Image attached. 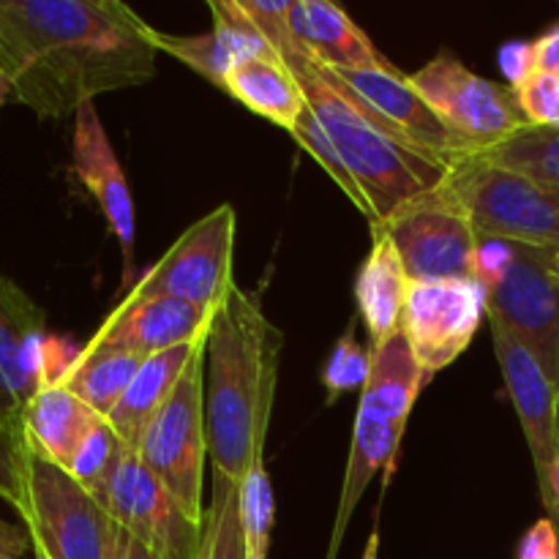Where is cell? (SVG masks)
<instances>
[{"mask_svg":"<svg viewBox=\"0 0 559 559\" xmlns=\"http://www.w3.org/2000/svg\"><path fill=\"white\" fill-rule=\"evenodd\" d=\"M555 271H557V276H559V249L555 251Z\"/></svg>","mask_w":559,"mask_h":559,"instance_id":"cell-42","label":"cell"},{"mask_svg":"<svg viewBox=\"0 0 559 559\" xmlns=\"http://www.w3.org/2000/svg\"><path fill=\"white\" fill-rule=\"evenodd\" d=\"M371 371V349L355 338V328L349 325L347 333L336 342L331 358H328L325 371H322V385L331 393V399L342 396V393L364 391L366 380Z\"/></svg>","mask_w":559,"mask_h":559,"instance_id":"cell-30","label":"cell"},{"mask_svg":"<svg viewBox=\"0 0 559 559\" xmlns=\"http://www.w3.org/2000/svg\"><path fill=\"white\" fill-rule=\"evenodd\" d=\"M134 456L167 486L169 495L186 508L191 519L197 522L205 519L202 508V473L207 459L205 344L197 349L173 396L145 426Z\"/></svg>","mask_w":559,"mask_h":559,"instance_id":"cell-7","label":"cell"},{"mask_svg":"<svg viewBox=\"0 0 559 559\" xmlns=\"http://www.w3.org/2000/svg\"><path fill=\"white\" fill-rule=\"evenodd\" d=\"M102 420L66 385L44 382L22 415V440L27 451L69 473L76 451Z\"/></svg>","mask_w":559,"mask_h":559,"instance_id":"cell-20","label":"cell"},{"mask_svg":"<svg viewBox=\"0 0 559 559\" xmlns=\"http://www.w3.org/2000/svg\"><path fill=\"white\" fill-rule=\"evenodd\" d=\"M25 522L33 549L47 559H115L120 527L107 508L66 469L25 448Z\"/></svg>","mask_w":559,"mask_h":559,"instance_id":"cell-5","label":"cell"},{"mask_svg":"<svg viewBox=\"0 0 559 559\" xmlns=\"http://www.w3.org/2000/svg\"><path fill=\"white\" fill-rule=\"evenodd\" d=\"M484 317H489V289L475 278L409 284L402 336L407 338L426 382L462 358Z\"/></svg>","mask_w":559,"mask_h":559,"instance_id":"cell-11","label":"cell"},{"mask_svg":"<svg viewBox=\"0 0 559 559\" xmlns=\"http://www.w3.org/2000/svg\"><path fill=\"white\" fill-rule=\"evenodd\" d=\"M49 380L44 311L14 278L0 273V424L22 435V415Z\"/></svg>","mask_w":559,"mask_h":559,"instance_id":"cell-15","label":"cell"},{"mask_svg":"<svg viewBox=\"0 0 559 559\" xmlns=\"http://www.w3.org/2000/svg\"><path fill=\"white\" fill-rule=\"evenodd\" d=\"M491 322V320H489ZM497 364L506 380L508 396L522 424L524 440L533 453L538 489L544 506L557 519L559 508V391L546 377L527 347L500 322H491Z\"/></svg>","mask_w":559,"mask_h":559,"instance_id":"cell-14","label":"cell"},{"mask_svg":"<svg viewBox=\"0 0 559 559\" xmlns=\"http://www.w3.org/2000/svg\"><path fill=\"white\" fill-rule=\"evenodd\" d=\"M516 559H559V527L555 519H540L524 533Z\"/></svg>","mask_w":559,"mask_h":559,"instance_id":"cell-35","label":"cell"},{"mask_svg":"<svg viewBox=\"0 0 559 559\" xmlns=\"http://www.w3.org/2000/svg\"><path fill=\"white\" fill-rule=\"evenodd\" d=\"M115 559H158L147 546H142L140 540L131 538L129 533L120 530L118 535V549H115Z\"/></svg>","mask_w":559,"mask_h":559,"instance_id":"cell-39","label":"cell"},{"mask_svg":"<svg viewBox=\"0 0 559 559\" xmlns=\"http://www.w3.org/2000/svg\"><path fill=\"white\" fill-rule=\"evenodd\" d=\"M497 60H500V69L508 76V82H511V87H516L519 82H524L530 74L538 71L533 41H508L500 49V55H497Z\"/></svg>","mask_w":559,"mask_h":559,"instance_id":"cell-36","label":"cell"},{"mask_svg":"<svg viewBox=\"0 0 559 559\" xmlns=\"http://www.w3.org/2000/svg\"><path fill=\"white\" fill-rule=\"evenodd\" d=\"M235 102L243 104L249 112L282 126L293 134L300 115L309 109L298 80L278 55L240 60L227 76V91Z\"/></svg>","mask_w":559,"mask_h":559,"instance_id":"cell-23","label":"cell"},{"mask_svg":"<svg viewBox=\"0 0 559 559\" xmlns=\"http://www.w3.org/2000/svg\"><path fill=\"white\" fill-rule=\"evenodd\" d=\"M235 224L238 216L233 205L205 213L131 284L126 300L175 298L216 311L235 284Z\"/></svg>","mask_w":559,"mask_h":559,"instance_id":"cell-8","label":"cell"},{"mask_svg":"<svg viewBox=\"0 0 559 559\" xmlns=\"http://www.w3.org/2000/svg\"><path fill=\"white\" fill-rule=\"evenodd\" d=\"M409 85L467 147L469 156L491 151L527 126L511 87L475 74L451 52H440L409 74Z\"/></svg>","mask_w":559,"mask_h":559,"instance_id":"cell-9","label":"cell"},{"mask_svg":"<svg viewBox=\"0 0 559 559\" xmlns=\"http://www.w3.org/2000/svg\"><path fill=\"white\" fill-rule=\"evenodd\" d=\"M369 227L391 238L409 282L469 278L478 233L445 183L404 202L385 222Z\"/></svg>","mask_w":559,"mask_h":559,"instance_id":"cell-10","label":"cell"},{"mask_svg":"<svg viewBox=\"0 0 559 559\" xmlns=\"http://www.w3.org/2000/svg\"><path fill=\"white\" fill-rule=\"evenodd\" d=\"M424 385L426 377L402 331L393 333L377 349H371V371L364 391H360L353 445H349L347 473H344L328 559L336 557L342 535L347 533L349 519H353L355 508H358L360 497L369 489L374 475L380 469H393L409 413H413Z\"/></svg>","mask_w":559,"mask_h":559,"instance_id":"cell-4","label":"cell"},{"mask_svg":"<svg viewBox=\"0 0 559 559\" xmlns=\"http://www.w3.org/2000/svg\"><path fill=\"white\" fill-rule=\"evenodd\" d=\"M240 513H243L246 559H267L273 530V489L265 467H257L240 484Z\"/></svg>","mask_w":559,"mask_h":559,"instance_id":"cell-28","label":"cell"},{"mask_svg":"<svg viewBox=\"0 0 559 559\" xmlns=\"http://www.w3.org/2000/svg\"><path fill=\"white\" fill-rule=\"evenodd\" d=\"M142 360H145L142 355L129 353V349L87 342L85 347H80L76 358L71 360L60 385L69 388L93 413L107 418L115 409V404L123 399L126 388L136 377Z\"/></svg>","mask_w":559,"mask_h":559,"instance_id":"cell-24","label":"cell"},{"mask_svg":"<svg viewBox=\"0 0 559 559\" xmlns=\"http://www.w3.org/2000/svg\"><path fill=\"white\" fill-rule=\"evenodd\" d=\"M478 158L540 186L559 189V129L527 123L491 151L478 153Z\"/></svg>","mask_w":559,"mask_h":559,"instance_id":"cell-25","label":"cell"},{"mask_svg":"<svg viewBox=\"0 0 559 559\" xmlns=\"http://www.w3.org/2000/svg\"><path fill=\"white\" fill-rule=\"evenodd\" d=\"M0 500L16 513L25 508V440L20 431L0 424Z\"/></svg>","mask_w":559,"mask_h":559,"instance_id":"cell-33","label":"cell"},{"mask_svg":"<svg viewBox=\"0 0 559 559\" xmlns=\"http://www.w3.org/2000/svg\"><path fill=\"white\" fill-rule=\"evenodd\" d=\"M33 559H47V555H41V551L33 549Z\"/></svg>","mask_w":559,"mask_h":559,"instance_id":"cell-43","label":"cell"},{"mask_svg":"<svg viewBox=\"0 0 559 559\" xmlns=\"http://www.w3.org/2000/svg\"><path fill=\"white\" fill-rule=\"evenodd\" d=\"M284 63L295 74L309 109L328 131L338 156L358 183L371 211L369 224L385 222L404 202L445 183L451 164L418 151L388 131L338 85L331 69L314 63L309 55H298Z\"/></svg>","mask_w":559,"mask_h":559,"instance_id":"cell-3","label":"cell"},{"mask_svg":"<svg viewBox=\"0 0 559 559\" xmlns=\"http://www.w3.org/2000/svg\"><path fill=\"white\" fill-rule=\"evenodd\" d=\"M205 336L180 344V347L164 349V353H156L151 355V358L142 360L140 371H136V377L131 380V385L126 388L123 399H120V402L115 404L112 413L104 418L109 424V429L118 435V440L123 442L129 451H134L145 426L151 424L153 415L164 407V402L173 396L180 377L189 369L191 358H194L197 349L205 344Z\"/></svg>","mask_w":559,"mask_h":559,"instance_id":"cell-22","label":"cell"},{"mask_svg":"<svg viewBox=\"0 0 559 559\" xmlns=\"http://www.w3.org/2000/svg\"><path fill=\"white\" fill-rule=\"evenodd\" d=\"M284 336L262 300L238 284L213 311L205 338V431L213 473L233 484L265 467V437Z\"/></svg>","mask_w":559,"mask_h":559,"instance_id":"cell-2","label":"cell"},{"mask_svg":"<svg viewBox=\"0 0 559 559\" xmlns=\"http://www.w3.org/2000/svg\"><path fill=\"white\" fill-rule=\"evenodd\" d=\"M489 320L533 353L559 391V276L555 251L519 246L511 271L489 289Z\"/></svg>","mask_w":559,"mask_h":559,"instance_id":"cell-12","label":"cell"},{"mask_svg":"<svg viewBox=\"0 0 559 559\" xmlns=\"http://www.w3.org/2000/svg\"><path fill=\"white\" fill-rule=\"evenodd\" d=\"M104 508L123 533L147 546L158 559H197L200 555L202 522L186 513L167 486L142 467L129 448L109 480Z\"/></svg>","mask_w":559,"mask_h":559,"instance_id":"cell-13","label":"cell"},{"mask_svg":"<svg viewBox=\"0 0 559 559\" xmlns=\"http://www.w3.org/2000/svg\"><path fill=\"white\" fill-rule=\"evenodd\" d=\"M27 551H33V540L27 530L16 527V524L5 522L0 516V559H22Z\"/></svg>","mask_w":559,"mask_h":559,"instance_id":"cell-37","label":"cell"},{"mask_svg":"<svg viewBox=\"0 0 559 559\" xmlns=\"http://www.w3.org/2000/svg\"><path fill=\"white\" fill-rule=\"evenodd\" d=\"M238 3L246 11V16L254 22L257 31L282 55V60L306 55L298 38L293 36V27H289V5H293V0H238Z\"/></svg>","mask_w":559,"mask_h":559,"instance_id":"cell-31","label":"cell"},{"mask_svg":"<svg viewBox=\"0 0 559 559\" xmlns=\"http://www.w3.org/2000/svg\"><path fill=\"white\" fill-rule=\"evenodd\" d=\"M197 559H246L240 484L213 473V497L202 519V546Z\"/></svg>","mask_w":559,"mask_h":559,"instance_id":"cell-26","label":"cell"},{"mask_svg":"<svg viewBox=\"0 0 559 559\" xmlns=\"http://www.w3.org/2000/svg\"><path fill=\"white\" fill-rule=\"evenodd\" d=\"M293 136H295V142H298V145L304 147V151L309 153V156L314 158V162L320 164V167L325 169L333 180H336V186L344 191V194H347V200L353 202V205L358 207L366 218H369L371 211H369V205H366L364 194H360L358 183L353 180L347 164L342 162L336 145H333L331 136H328V131L322 129V123L317 120V115L311 112V109H306V112L300 115V120L295 123V129H293Z\"/></svg>","mask_w":559,"mask_h":559,"instance_id":"cell-29","label":"cell"},{"mask_svg":"<svg viewBox=\"0 0 559 559\" xmlns=\"http://www.w3.org/2000/svg\"><path fill=\"white\" fill-rule=\"evenodd\" d=\"M513 257H516V243H508V240L497 238H478L469 278L484 284L486 289L497 287L506 278V273L511 271Z\"/></svg>","mask_w":559,"mask_h":559,"instance_id":"cell-34","label":"cell"},{"mask_svg":"<svg viewBox=\"0 0 559 559\" xmlns=\"http://www.w3.org/2000/svg\"><path fill=\"white\" fill-rule=\"evenodd\" d=\"M74 173L87 186L107 218L109 229L123 251V282L129 284L131 262H134V200L126 183L123 167L112 151L107 131L93 104H85L74 115Z\"/></svg>","mask_w":559,"mask_h":559,"instance_id":"cell-17","label":"cell"},{"mask_svg":"<svg viewBox=\"0 0 559 559\" xmlns=\"http://www.w3.org/2000/svg\"><path fill=\"white\" fill-rule=\"evenodd\" d=\"M473 222L478 238H497L533 249H559V189L469 156L445 178Z\"/></svg>","mask_w":559,"mask_h":559,"instance_id":"cell-6","label":"cell"},{"mask_svg":"<svg viewBox=\"0 0 559 559\" xmlns=\"http://www.w3.org/2000/svg\"><path fill=\"white\" fill-rule=\"evenodd\" d=\"M289 27L314 63L333 71H364L388 66L358 22L328 0H293Z\"/></svg>","mask_w":559,"mask_h":559,"instance_id":"cell-19","label":"cell"},{"mask_svg":"<svg viewBox=\"0 0 559 559\" xmlns=\"http://www.w3.org/2000/svg\"><path fill=\"white\" fill-rule=\"evenodd\" d=\"M409 284L413 282L391 238L371 233V251L355 278V300H358V314L369 333V349H377L393 333L402 331Z\"/></svg>","mask_w":559,"mask_h":559,"instance_id":"cell-21","label":"cell"},{"mask_svg":"<svg viewBox=\"0 0 559 559\" xmlns=\"http://www.w3.org/2000/svg\"><path fill=\"white\" fill-rule=\"evenodd\" d=\"M123 453L126 445L118 440V435L109 429L107 420H102V424L87 435V440L82 442L80 451H76L74 462H71L69 467V475L104 506L109 480H112Z\"/></svg>","mask_w":559,"mask_h":559,"instance_id":"cell-27","label":"cell"},{"mask_svg":"<svg viewBox=\"0 0 559 559\" xmlns=\"http://www.w3.org/2000/svg\"><path fill=\"white\" fill-rule=\"evenodd\" d=\"M11 96H14V87H11V80H9V74H5V71H3V66H0V107H3V104L9 102Z\"/></svg>","mask_w":559,"mask_h":559,"instance_id":"cell-41","label":"cell"},{"mask_svg":"<svg viewBox=\"0 0 559 559\" xmlns=\"http://www.w3.org/2000/svg\"><path fill=\"white\" fill-rule=\"evenodd\" d=\"M535 66L538 71L559 76V25L546 31L544 36L535 38Z\"/></svg>","mask_w":559,"mask_h":559,"instance_id":"cell-38","label":"cell"},{"mask_svg":"<svg viewBox=\"0 0 559 559\" xmlns=\"http://www.w3.org/2000/svg\"><path fill=\"white\" fill-rule=\"evenodd\" d=\"M151 25L120 0H0V66L38 118L156 76Z\"/></svg>","mask_w":559,"mask_h":559,"instance_id":"cell-1","label":"cell"},{"mask_svg":"<svg viewBox=\"0 0 559 559\" xmlns=\"http://www.w3.org/2000/svg\"><path fill=\"white\" fill-rule=\"evenodd\" d=\"M360 559H380V533H377V530L369 535V544H366L364 557Z\"/></svg>","mask_w":559,"mask_h":559,"instance_id":"cell-40","label":"cell"},{"mask_svg":"<svg viewBox=\"0 0 559 559\" xmlns=\"http://www.w3.org/2000/svg\"><path fill=\"white\" fill-rule=\"evenodd\" d=\"M511 91L530 126L559 129V76L535 71Z\"/></svg>","mask_w":559,"mask_h":559,"instance_id":"cell-32","label":"cell"},{"mask_svg":"<svg viewBox=\"0 0 559 559\" xmlns=\"http://www.w3.org/2000/svg\"><path fill=\"white\" fill-rule=\"evenodd\" d=\"M213 311L197 309L175 298H142L120 300L112 314L93 333V344L129 349V353L151 358L164 349L180 347L186 342L202 338L211 328Z\"/></svg>","mask_w":559,"mask_h":559,"instance_id":"cell-18","label":"cell"},{"mask_svg":"<svg viewBox=\"0 0 559 559\" xmlns=\"http://www.w3.org/2000/svg\"><path fill=\"white\" fill-rule=\"evenodd\" d=\"M333 76L366 112L374 115L388 131L402 136L413 147L451 167L462 158H469L467 147L448 131L435 109L409 85V76L393 63L364 71H333Z\"/></svg>","mask_w":559,"mask_h":559,"instance_id":"cell-16","label":"cell"}]
</instances>
